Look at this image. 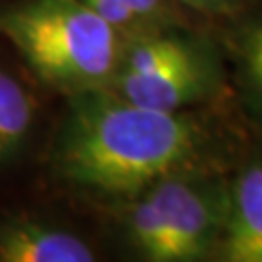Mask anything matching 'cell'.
Wrapping results in <instances>:
<instances>
[{
    "mask_svg": "<svg viewBox=\"0 0 262 262\" xmlns=\"http://www.w3.org/2000/svg\"><path fill=\"white\" fill-rule=\"evenodd\" d=\"M33 97L19 80L0 68V163L16 158L33 126Z\"/></svg>",
    "mask_w": 262,
    "mask_h": 262,
    "instance_id": "ba28073f",
    "label": "cell"
},
{
    "mask_svg": "<svg viewBox=\"0 0 262 262\" xmlns=\"http://www.w3.org/2000/svg\"><path fill=\"white\" fill-rule=\"evenodd\" d=\"M0 35L41 82L66 95L107 88L128 35L82 0H18L0 8Z\"/></svg>",
    "mask_w": 262,
    "mask_h": 262,
    "instance_id": "7a4b0ae2",
    "label": "cell"
},
{
    "mask_svg": "<svg viewBox=\"0 0 262 262\" xmlns=\"http://www.w3.org/2000/svg\"><path fill=\"white\" fill-rule=\"evenodd\" d=\"M177 2L187 8L212 16H235L245 8L249 0H177Z\"/></svg>",
    "mask_w": 262,
    "mask_h": 262,
    "instance_id": "30bf717a",
    "label": "cell"
},
{
    "mask_svg": "<svg viewBox=\"0 0 262 262\" xmlns=\"http://www.w3.org/2000/svg\"><path fill=\"white\" fill-rule=\"evenodd\" d=\"M224 70L210 43L196 55L150 76H117L107 85L132 103L165 113L190 111L222 92Z\"/></svg>",
    "mask_w": 262,
    "mask_h": 262,
    "instance_id": "277c9868",
    "label": "cell"
},
{
    "mask_svg": "<svg viewBox=\"0 0 262 262\" xmlns=\"http://www.w3.org/2000/svg\"><path fill=\"white\" fill-rule=\"evenodd\" d=\"M82 2L94 10L95 14H99L105 21H109L113 28H117L128 37L151 31L148 26L142 24L134 12L126 8V4L122 0H82Z\"/></svg>",
    "mask_w": 262,
    "mask_h": 262,
    "instance_id": "9c48e42d",
    "label": "cell"
},
{
    "mask_svg": "<svg viewBox=\"0 0 262 262\" xmlns=\"http://www.w3.org/2000/svg\"><path fill=\"white\" fill-rule=\"evenodd\" d=\"M124 243L148 262H198L217 254L229 179L206 161L181 167L119 202Z\"/></svg>",
    "mask_w": 262,
    "mask_h": 262,
    "instance_id": "3957f363",
    "label": "cell"
},
{
    "mask_svg": "<svg viewBox=\"0 0 262 262\" xmlns=\"http://www.w3.org/2000/svg\"><path fill=\"white\" fill-rule=\"evenodd\" d=\"M231 51L241 99L262 126V12L235 29Z\"/></svg>",
    "mask_w": 262,
    "mask_h": 262,
    "instance_id": "52a82bcc",
    "label": "cell"
},
{
    "mask_svg": "<svg viewBox=\"0 0 262 262\" xmlns=\"http://www.w3.org/2000/svg\"><path fill=\"white\" fill-rule=\"evenodd\" d=\"M217 258L262 262V156H254L229 179V210Z\"/></svg>",
    "mask_w": 262,
    "mask_h": 262,
    "instance_id": "5b68a950",
    "label": "cell"
},
{
    "mask_svg": "<svg viewBox=\"0 0 262 262\" xmlns=\"http://www.w3.org/2000/svg\"><path fill=\"white\" fill-rule=\"evenodd\" d=\"M208 128L194 113H165L109 88L68 95L51 163L62 183L124 202L169 173L204 161Z\"/></svg>",
    "mask_w": 262,
    "mask_h": 262,
    "instance_id": "6da1fadb",
    "label": "cell"
},
{
    "mask_svg": "<svg viewBox=\"0 0 262 262\" xmlns=\"http://www.w3.org/2000/svg\"><path fill=\"white\" fill-rule=\"evenodd\" d=\"M94 247L74 231L37 217L0 222V262H94Z\"/></svg>",
    "mask_w": 262,
    "mask_h": 262,
    "instance_id": "8992f818",
    "label": "cell"
}]
</instances>
